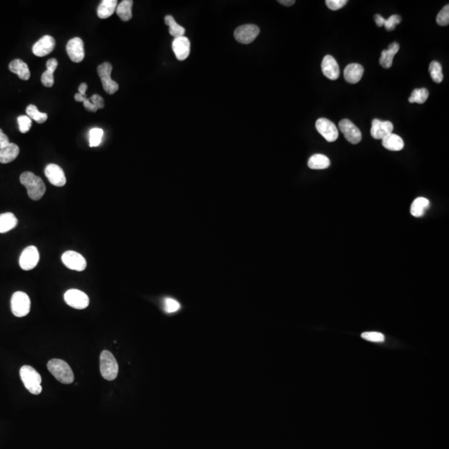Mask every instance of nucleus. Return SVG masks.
Segmentation results:
<instances>
[{
  "label": "nucleus",
  "mask_w": 449,
  "mask_h": 449,
  "mask_svg": "<svg viewBox=\"0 0 449 449\" xmlns=\"http://www.w3.org/2000/svg\"><path fill=\"white\" fill-rule=\"evenodd\" d=\"M20 182L26 187L28 195L34 200H39L44 196L46 186L39 176L31 172H25L20 176Z\"/></svg>",
  "instance_id": "f257e3e1"
},
{
  "label": "nucleus",
  "mask_w": 449,
  "mask_h": 449,
  "mask_svg": "<svg viewBox=\"0 0 449 449\" xmlns=\"http://www.w3.org/2000/svg\"><path fill=\"white\" fill-rule=\"evenodd\" d=\"M48 370L62 384H70L74 380V374L68 363L59 359H53L48 363Z\"/></svg>",
  "instance_id": "f03ea898"
},
{
  "label": "nucleus",
  "mask_w": 449,
  "mask_h": 449,
  "mask_svg": "<svg viewBox=\"0 0 449 449\" xmlns=\"http://www.w3.org/2000/svg\"><path fill=\"white\" fill-rule=\"evenodd\" d=\"M20 378L22 379L23 383L25 384V388L29 390L31 394H41L42 392V378L34 368L29 365H24L20 371Z\"/></svg>",
  "instance_id": "7ed1b4c3"
},
{
  "label": "nucleus",
  "mask_w": 449,
  "mask_h": 449,
  "mask_svg": "<svg viewBox=\"0 0 449 449\" xmlns=\"http://www.w3.org/2000/svg\"><path fill=\"white\" fill-rule=\"evenodd\" d=\"M100 371L103 379L111 381L119 374V365L114 355L107 350H103L100 355Z\"/></svg>",
  "instance_id": "20e7f679"
},
{
  "label": "nucleus",
  "mask_w": 449,
  "mask_h": 449,
  "mask_svg": "<svg viewBox=\"0 0 449 449\" xmlns=\"http://www.w3.org/2000/svg\"><path fill=\"white\" fill-rule=\"evenodd\" d=\"M31 309V300L26 293L17 291L11 298V310L16 317H25Z\"/></svg>",
  "instance_id": "39448f33"
},
{
  "label": "nucleus",
  "mask_w": 449,
  "mask_h": 449,
  "mask_svg": "<svg viewBox=\"0 0 449 449\" xmlns=\"http://www.w3.org/2000/svg\"><path fill=\"white\" fill-rule=\"evenodd\" d=\"M97 73L101 78V84L104 90L108 94H114L118 92L119 86L115 81L111 79V73L113 70V66L111 63H103L97 67Z\"/></svg>",
  "instance_id": "423d86ee"
},
{
  "label": "nucleus",
  "mask_w": 449,
  "mask_h": 449,
  "mask_svg": "<svg viewBox=\"0 0 449 449\" xmlns=\"http://www.w3.org/2000/svg\"><path fill=\"white\" fill-rule=\"evenodd\" d=\"M64 300L68 305L74 309H86L89 304V298L87 294L77 289L68 290L64 294Z\"/></svg>",
  "instance_id": "0eeeda50"
},
{
  "label": "nucleus",
  "mask_w": 449,
  "mask_h": 449,
  "mask_svg": "<svg viewBox=\"0 0 449 449\" xmlns=\"http://www.w3.org/2000/svg\"><path fill=\"white\" fill-rule=\"evenodd\" d=\"M260 34V29L255 25H245L235 30L234 36L237 41L241 44H251Z\"/></svg>",
  "instance_id": "6e6552de"
},
{
  "label": "nucleus",
  "mask_w": 449,
  "mask_h": 449,
  "mask_svg": "<svg viewBox=\"0 0 449 449\" xmlns=\"http://www.w3.org/2000/svg\"><path fill=\"white\" fill-rule=\"evenodd\" d=\"M39 261V250L34 246H30L23 251L20 257V266L24 271H31L36 267Z\"/></svg>",
  "instance_id": "1a4fd4ad"
},
{
  "label": "nucleus",
  "mask_w": 449,
  "mask_h": 449,
  "mask_svg": "<svg viewBox=\"0 0 449 449\" xmlns=\"http://www.w3.org/2000/svg\"><path fill=\"white\" fill-rule=\"evenodd\" d=\"M62 261L66 267L73 271H82L87 267V261L84 257L76 251L64 252L62 256Z\"/></svg>",
  "instance_id": "9d476101"
},
{
  "label": "nucleus",
  "mask_w": 449,
  "mask_h": 449,
  "mask_svg": "<svg viewBox=\"0 0 449 449\" xmlns=\"http://www.w3.org/2000/svg\"><path fill=\"white\" fill-rule=\"evenodd\" d=\"M318 133L323 137L328 143H333L337 140L339 137V131L333 123L328 119H319L315 124Z\"/></svg>",
  "instance_id": "9b49d317"
},
{
  "label": "nucleus",
  "mask_w": 449,
  "mask_h": 449,
  "mask_svg": "<svg viewBox=\"0 0 449 449\" xmlns=\"http://www.w3.org/2000/svg\"><path fill=\"white\" fill-rule=\"evenodd\" d=\"M341 133L345 138L351 144H358L362 140V134L360 129L349 119H343L339 124Z\"/></svg>",
  "instance_id": "f8f14e48"
},
{
  "label": "nucleus",
  "mask_w": 449,
  "mask_h": 449,
  "mask_svg": "<svg viewBox=\"0 0 449 449\" xmlns=\"http://www.w3.org/2000/svg\"><path fill=\"white\" fill-rule=\"evenodd\" d=\"M67 53L71 60L74 63H80L84 59V44L80 38H73L67 44Z\"/></svg>",
  "instance_id": "ddd939ff"
},
{
  "label": "nucleus",
  "mask_w": 449,
  "mask_h": 449,
  "mask_svg": "<svg viewBox=\"0 0 449 449\" xmlns=\"http://www.w3.org/2000/svg\"><path fill=\"white\" fill-rule=\"evenodd\" d=\"M49 182L55 186H65L66 176L63 170L57 164H49L44 170Z\"/></svg>",
  "instance_id": "4468645a"
},
{
  "label": "nucleus",
  "mask_w": 449,
  "mask_h": 449,
  "mask_svg": "<svg viewBox=\"0 0 449 449\" xmlns=\"http://www.w3.org/2000/svg\"><path fill=\"white\" fill-rule=\"evenodd\" d=\"M55 39L49 35H45L39 41L36 42L33 47V53L37 57H44L49 55L55 48Z\"/></svg>",
  "instance_id": "2eb2a0df"
},
{
  "label": "nucleus",
  "mask_w": 449,
  "mask_h": 449,
  "mask_svg": "<svg viewBox=\"0 0 449 449\" xmlns=\"http://www.w3.org/2000/svg\"><path fill=\"white\" fill-rule=\"evenodd\" d=\"M172 50L178 60H186L191 51L190 40L185 36L176 38L172 42Z\"/></svg>",
  "instance_id": "dca6fc26"
},
{
  "label": "nucleus",
  "mask_w": 449,
  "mask_h": 449,
  "mask_svg": "<svg viewBox=\"0 0 449 449\" xmlns=\"http://www.w3.org/2000/svg\"><path fill=\"white\" fill-rule=\"evenodd\" d=\"M394 125L391 122L381 121L379 119H374L372 122V128H371V136L374 139H383L386 136L393 133Z\"/></svg>",
  "instance_id": "f3484780"
},
{
  "label": "nucleus",
  "mask_w": 449,
  "mask_h": 449,
  "mask_svg": "<svg viewBox=\"0 0 449 449\" xmlns=\"http://www.w3.org/2000/svg\"><path fill=\"white\" fill-rule=\"evenodd\" d=\"M322 72L328 79H338L341 74L340 67L335 59L330 55H326L321 63Z\"/></svg>",
  "instance_id": "a211bd4d"
},
{
  "label": "nucleus",
  "mask_w": 449,
  "mask_h": 449,
  "mask_svg": "<svg viewBox=\"0 0 449 449\" xmlns=\"http://www.w3.org/2000/svg\"><path fill=\"white\" fill-rule=\"evenodd\" d=\"M364 72L365 70L362 65H360L359 63H350L348 66H346L344 71L345 79L350 83L355 84L361 80Z\"/></svg>",
  "instance_id": "6ab92c4d"
},
{
  "label": "nucleus",
  "mask_w": 449,
  "mask_h": 449,
  "mask_svg": "<svg viewBox=\"0 0 449 449\" xmlns=\"http://www.w3.org/2000/svg\"><path fill=\"white\" fill-rule=\"evenodd\" d=\"M399 50V44L393 43L389 45L388 49L382 51L381 57L379 59L380 65L384 68H391L393 65L394 56Z\"/></svg>",
  "instance_id": "aec40b11"
},
{
  "label": "nucleus",
  "mask_w": 449,
  "mask_h": 449,
  "mask_svg": "<svg viewBox=\"0 0 449 449\" xmlns=\"http://www.w3.org/2000/svg\"><path fill=\"white\" fill-rule=\"evenodd\" d=\"M20 154V148L15 143L8 144L6 147L0 149V163L7 164L15 161Z\"/></svg>",
  "instance_id": "412c9836"
},
{
  "label": "nucleus",
  "mask_w": 449,
  "mask_h": 449,
  "mask_svg": "<svg viewBox=\"0 0 449 449\" xmlns=\"http://www.w3.org/2000/svg\"><path fill=\"white\" fill-rule=\"evenodd\" d=\"M9 68L12 73L17 74L20 79L29 80L30 77V70L27 63L21 59H15L9 65Z\"/></svg>",
  "instance_id": "4be33fe9"
},
{
  "label": "nucleus",
  "mask_w": 449,
  "mask_h": 449,
  "mask_svg": "<svg viewBox=\"0 0 449 449\" xmlns=\"http://www.w3.org/2000/svg\"><path fill=\"white\" fill-rule=\"evenodd\" d=\"M382 144L384 146V148H386L389 151H393V152H399L404 148L403 139L394 133H390L389 135L383 138Z\"/></svg>",
  "instance_id": "5701e85b"
},
{
  "label": "nucleus",
  "mask_w": 449,
  "mask_h": 449,
  "mask_svg": "<svg viewBox=\"0 0 449 449\" xmlns=\"http://www.w3.org/2000/svg\"><path fill=\"white\" fill-rule=\"evenodd\" d=\"M58 65V61L55 58H50L47 62V70L43 73L41 77L42 83L45 87H53V83H54L53 73L55 72L56 68H57Z\"/></svg>",
  "instance_id": "b1692460"
},
{
  "label": "nucleus",
  "mask_w": 449,
  "mask_h": 449,
  "mask_svg": "<svg viewBox=\"0 0 449 449\" xmlns=\"http://www.w3.org/2000/svg\"><path fill=\"white\" fill-rule=\"evenodd\" d=\"M117 6H118L117 0L101 1L99 6L97 8V16L102 20L107 19L114 15V13L116 11Z\"/></svg>",
  "instance_id": "393cba45"
},
{
  "label": "nucleus",
  "mask_w": 449,
  "mask_h": 449,
  "mask_svg": "<svg viewBox=\"0 0 449 449\" xmlns=\"http://www.w3.org/2000/svg\"><path fill=\"white\" fill-rule=\"evenodd\" d=\"M429 200L424 197H418L413 200L411 205V215L414 217H422L426 210L429 207Z\"/></svg>",
  "instance_id": "a878e982"
},
{
  "label": "nucleus",
  "mask_w": 449,
  "mask_h": 449,
  "mask_svg": "<svg viewBox=\"0 0 449 449\" xmlns=\"http://www.w3.org/2000/svg\"><path fill=\"white\" fill-rule=\"evenodd\" d=\"M18 226V219L13 213H3L0 215V233H6Z\"/></svg>",
  "instance_id": "bb28decb"
},
{
  "label": "nucleus",
  "mask_w": 449,
  "mask_h": 449,
  "mask_svg": "<svg viewBox=\"0 0 449 449\" xmlns=\"http://www.w3.org/2000/svg\"><path fill=\"white\" fill-rule=\"evenodd\" d=\"M133 0H124L117 6V15L123 21H129L133 18Z\"/></svg>",
  "instance_id": "cd10ccee"
},
{
  "label": "nucleus",
  "mask_w": 449,
  "mask_h": 449,
  "mask_svg": "<svg viewBox=\"0 0 449 449\" xmlns=\"http://www.w3.org/2000/svg\"><path fill=\"white\" fill-rule=\"evenodd\" d=\"M308 166L313 170L326 169L330 166V161L324 155H313L308 161Z\"/></svg>",
  "instance_id": "c85d7f7f"
},
{
  "label": "nucleus",
  "mask_w": 449,
  "mask_h": 449,
  "mask_svg": "<svg viewBox=\"0 0 449 449\" xmlns=\"http://www.w3.org/2000/svg\"><path fill=\"white\" fill-rule=\"evenodd\" d=\"M164 20L165 24L167 26H169V34L172 36L175 37V39L185 35L186 29H184L183 27L181 26V25H179L172 15H167L165 17Z\"/></svg>",
  "instance_id": "c756f323"
},
{
  "label": "nucleus",
  "mask_w": 449,
  "mask_h": 449,
  "mask_svg": "<svg viewBox=\"0 0 449 449\" xmlns=\"http://www.w3.org/2000/svg\"><path fill=\"white\" fill-rule=\"evenodd\" d=\"M27 116L37 122L38 124H44L48 119V114L45 113H41L37 108V106L33 104H30L26 109Z\"/></svg>",
  "instance_id": "7c9ffc66"
},
{
  "label": "nucleus",
  "mask_w": 449,
  "mask_h": 449,
  "mask_svg": "<svg viewBox=\"0 0 449 449\" xmlns=\"http://www.w3.org/2000/svg\"><path fill=\"white\" fill-rule=\"evenodd\" d=\"M428 95H429V92L426 88H417V89L413 90L411 93V96L408 98V101L411 103L416 102V103L423 104L427 101Z\"/></svg>",
  "instance_id": "2f4dec72"
},
{
  "label": "nucleus",
  "mask_w": 449,
  "mask_h": 449,
  "mask_svg": "<svg viewBox=\"0 0 449 449\" xmlns=\"http://www.w3.org/2000/svg\"><path fill=\"white\" fill-rule=\"evenodd\" d=\"M103 135V130L101 129V128H92L89 131V133H88V140H89L90 147L91 148L98 147L101 144Z\"/></svg>",
  "instance_id": "473e14b6"
},
{
  "label": "nucleus",
  "mask_w": 449,
  "mask_h": 449,
  "mask_svg": "<svg viewBox=\"0 0 449 449\" xmlns=\"http://www.w3.org/2000/svg\"><path fill=\"white\" fill-rule=\"evenodd\" d=\"M428 70H429L430 75H431V78L435 82L440 83L442 82L443 74H442V66L438 62L432 61V63H430Z\"/></svg>",
  "instance_id": "72a5a7b5"
},
{
  "label": "nucleus",
  "mask_w": 449,
  "mask_h": 449,
  "mask_svg": "<svg viewBox=\"0 0 449 449\" xmlns=\"http://www.w3.org/2000/svg\"><path fill=\"white\" fill-rule=\"evenodd\" d=\"M361 337L365 341L374 342V343H382L385 340L384 334L379 333V332H364L361 334Z\"/></svg>",
  "instance_id": "f704fd0d"
},
{
  "label": "nucleus",
  "mask_w": 449,
  "mask_h": 449,
  "mask_svg": "<svg viewBox=\"0 0 449 449\" xmlns=\"http://www.w3.org/2000/svg\"><path fill=\"white\" fill-rule=\"evenodd\" d=\"M181 309V304L176 299L166 298L164 299V310L168 314H172Z\"/></svg>",
  "instance_id": "c9c22d12"
},
{
  "label": "nucleus",
  "mask_w": 449,
  "mask_h": 449,
  "mask_svg": "<svg viewBox=\"0 0 449 449\" xmlns=\"http://www.w3.org/2000/svg\"><path fill=\"white\" fill-rule=\"evenodd\" d=\"M437 24L440 26H447L449 24V5L443 7L437 16Z\"/></svg>",
  "instance_id": "e433bc0d"
},
{
  "label": "nucleus",
  "mask_w": 449,
  "mask_h": 449,
  "mask_svg": "<svg viewBox=\"0 0 449 449\" xmlns=\"http://www.w3.org/2000/svg\"><path fill=\"white\" fill-rule=\"evenodd\" d=\"M18 124L20 131L22 133H26L30 130L32 127V119L28 116L23 115L18 118Z\"/></svg>",
  "instance_id": "4c0bfd02"
},
{
  "label": "nucleus",
  "mask_w": 449,
  "mask_h": 449,
  "mask_svg": "<svg viewBox=\"0 0 449 449\" xmlns=\"http://www.w3.org/2000/svg\"><path fill=\"white\" fill-rule=\"evenodd\" d=\"M74 98L77 101H82V103H83V106H84L85 108L87 109V111H93V113L97 111V107L90 101L89 98H87L86 96H82L80 93H76Z\"/></svg>",
  "instance_id": "58836bf2"
},
{
  "label": "nucleus",
  "mask_w": 449,
  "mask_h": 449,
  "mask_svg": "<svg viewBox=\"0 0 449 449\" xmlns=\"http://www.w3.org/2000/svg\"><path fill=\"white\" fill-rule=\"evenodd\" d=\"M401 22V17L399 15H391L388 20H385L384 26L388 31H392L394 30L397 25H399Z\"/></svg>",
  "instance_id": "ea45409f"
},
{
  "label": "nucleus",
  "mask_w": 449,
  "mask_h": 449,
  "mask_svg": "<svg viewBox=\"0 0 449 449\" xmlns=\"http://www.w3.org/2000/svg\"><path fill=\"white\" fill-rule=\"evenodd\" d=\"M347 3H348L347 0H326L325 1L327 7L333 11L341 10L344 6H346Z\"/></svg>",
  "instance_id": "a19ab883"
},
{
  "label": "nucleus",
  "mask_w": 449,
  "mask_h": 449,
  "mask_svg": "<svg viewBox=\"0 0 449 449\" xmlns=\"http://www.w3.org/2000/svg\"><path fill=\"white\" fill-rule=\"evenodd\" d=\"M89 100L97 107V110L100 108H103L104 100L100 95L93 94L92 97H90Z\"/></svg>",
  "instance_id": "79ce46f5"
},
{
  "label": "nucleus",
  "mask_w": 449,
  "mask_h": 449,
  "mask_svg": "<svg viewBox=\"0 0 449 449\" xmlns=\"http://www.w3.org/2000/svg\"><path fill=\"white\" fill-rule=\"evenodd\" d=\"M10 143V139L8 138V136L0 129V149L5 148Z\"/></svg>",
  "instance_id": "37998d69"
},
{
  "label": "nucleus",
  "mask_w": 449,
  "mask_h": 449,
  "mask_svg": "<svg viewBox=\"0 0 449 449\" xmlns=\"http://www.w3.org/2000/svg\"><path fill=\"white\" fill-rule=\"evenodd\" d=\"M374 20H375V23H376L377 26H384V22H385V19H384V17H382L381 15H375V16H374Z\"/></svg>",
  "instance_id": "c03bdc74"
},
{
  "label": "nucleus",
  "mask_w": 449,
  "mask_h": 449,
  "mask_svg": "<svg viewBox=\"0 0 449 449\" xmlns=\"http://www.w3.org/2000/svg\"><path fill=\"white\" fill-rule=\"evenodd\" d=\"M87 89V85L85 83V82H82L80 84L79 87H78V93L82 95V96H86V91Z\"/></svg>",
  "instance_id": "a18cd8bd"
},
{
  "label": "nucleus",
  "mask_w": 449,
  "mask_h": 449,
  "mask_svg": "<svg viewBox=\"0 0 449 449\" xmlns=\"http://www.w3.org/2000/svg\"><path fill=\"white\" fill-rule=\"evenodd\" d=\"M279 3L281 4V5H285V6H291V5L295 4V0H280Z\"/></svg>",
  "instance_id": "49530a36"
}]
</instances>
